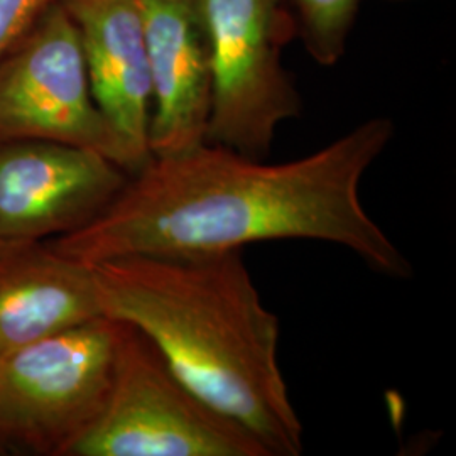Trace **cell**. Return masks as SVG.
Returning <instances> with one entry per match:
<instances>
[{"instance_id":"6da1fadb","label":"cell","mask_w":456,"mask_h":456,"mask_svg":"<svg viewBox=\"0 0 456 456\" xmlns=\"http://www.w3.org/2000/svg\"><path fill=\"white\" fill-rule=\"evenodd\" d=\"M395 126L374 117L305 158L267 164L216 144L151 156L86 227L49 240L77 261L242 250L265 240L345 247L375 273L414 274L365 210L360 184Z\"/></svg>"},{"instance_id":"7a4b0ae2","label":"cell","mask_w":456,"mask_h":456,"mask_svg":"<svg viewBox=\"0 0 456 456\" xmlns=\"http://www.w3.org/2000/svg\"><path fill=\"white\" fill-rule=\"evenodd\" d=\"M105 316L137 328L208 406L269 456H299L305 429L279 363V318L242 250L127 256L94 264Z\"/></svg>"},{"instance_id":"3957f363","label":"cell","mask_w":456,"mask_h":456,"mask_svg":"<svg viewBox=\"0 0 456 456\" xmlns=\"http://www.w3.org/2000/svg\"><path fill=\"white\" fill-rule=\"evenodd\" d=\"M122 328L102 314L0 359V450L71 455L107 403Z\"/></svg>"},{"instance_id":"277c9868","label":"cell","mask_w":456,"mask_h":456,"mask_svg":"<svg viewBox=\"0 0 456 456\" xmlns=\"http://www.w3.org/2000/svg\"><path fill=\"white\" fill-rule=\"evenodd\" d=\"M212 61L207 142L265 159L277 129L303 114V97L282 65L297 37L288 0H196Z\"/></svg>"},{"instance_id":"5b68a950","label":"cell","mask_w":456,"mask_h":456,"mask_svg":"<svg viewBox=\"0 0 456 456\" xmlns=\"http://www.w3.org/2000/svg\"><path fill=\"white\" fill-rule=\"evenodd\" d=\"M69 456L269 453L242 424L200 399L142 331L124 323L107 403Z\"/></svg>"},{"instance_id":"8992f818","label":"cell","mask_w":456,"mask_h":456,"mask_svg":"<svg viewBox=\"0 0 456 456\" xmlns=\"http://www.w3.org/2000/svg\"><path fill=\"white\" fill-rule=\"evenodd\" d=\"M36 139L95 151L139 169L92 95L73 20L54 0L0 56V141Z\"/></svg>"},{"instance_id":"52a82bcc","label":"cell","mask_w":456,"mask_h":456,"mask_svg":"<svg viewBox=\"0 0 456 456\" xmlns=\"http://www.w3.org/2000/svg\"><path fill=\"white\" fill-rule=\"evenodd\" d=\"M131 173L90 149L0 141V237L53 240L86 227Z\"/></svg>"},{"instance_id":"ba28073f","label":"cell","mask_w":456,"mask_h":456,"mask_svg":"<svg viewBox=\"0 0 456 456\" xmlns=\"http://www.w3.org/2000/svg\"><path fill=\"white\" fill-rule=\"evenodd\" d=\"M152 86L151 156L207 142L212 114L210 48L196 0H141Z\"/></svg>"},{"instance_id":"9c48e42d","label":"cell","mask_w":456,"mask_h":456,"mask_svg":"<svg viewBox=\"0 0 456 456\" xmlns=\"http://www.w3.org/2000/svg\"><path fill=\"white\" fill-rule=\"evenodd\" d=\"M73 20L92 95L139 167L151 158L152 86L141 0H58Z\"/></svg>"},{"instance_id":"30bf717a","label":"cell","mask_w":456,"mask_h":456,"mask_svg":"<svg viewBox=\"0 0 456 456\" xmlns=\"http://www.w3.org/2000/svg\"><path fill=\"white\" fill-rule=\"evenodd\" d=\"M102 314L94 265L49 240L0 237V359Z\"/></svg>"},{"instance_id":"8fae6325","label":"cell","mask_w":456,"mask_h":456,"mask_svg":"<svg viewBox=\"0 0 456 456\" xmlns=\"http://www.w3.org/2000/svg\"><path fill=\"white\" fill-rule=\"evenodd\" d=\"M362 2L363 0H288L296 19L297 37L303 41L311 60L326 68L342 60Z\"/></svg>"},{"instance_id":"7c38bea8","label":"cell","mask_w":456,"mask_h":456,"mask_svg":"<svg viewBox=\"0 0 456 456\" xmlns=\"http://www.w3.org/2000/svg\"><path fill=\"white\" fill-rule=\"evenodd\" d=\"M54 0H0V56L37 20Z\"/></svg>"},{"instance_id":"4fadbf2b","label":"cell","mask_w":456,"mask_h":456,"mask_svg":"<svg viewBox=\"0 0 456 456\" xmlns=\"http://www.w3.org/2000/svg\"><path fill=\"white\" fill-rule=\"evenodd\" d=\"M389 2H403V0H389Z\"/></svg>"}]
</instances>
